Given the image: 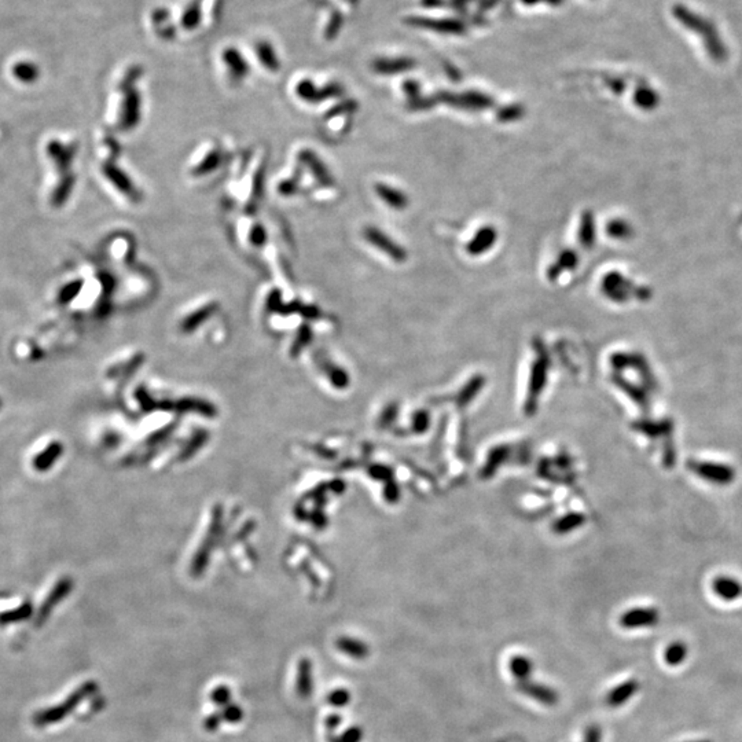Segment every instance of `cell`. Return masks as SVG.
I'll list each match as a JSON object with an SVG mask.
<instances>
[{"instance_id":"cell-21","label":"cell","mask_w":742,"mask_h":742,"mask_svg":"<svg viewBox=\"0 0 742 742\" xmlns=\"http://www.w3.org/2000/svg\"><path fill=\"white\" fill-rule=\"evenodd\" d=\"M595 239V227H594V216L591 211H584L581 220V228H579V241L585 249H590Z\"/></svg>"},{"instance_id":"cell-28","label":"cell","mask_w":742,"mask_h":742,"mask_svg":"<svg viewBox=\"0 0 742 742\" xmlns=\"http://www.w3.org/2000/svg\"><path fill=\"white\" fill-rule=\"evenodd\" d=\"M231 690L226 685H219L211 691V701L220 708H224L226 705L231 704Z\"/></svg>"},{"instance_id":"cell-37","label":"cell","mask_w":742,"mask_h":742,"mask_svg":"<svg viewBox=\"0 0 742 742\" xmlns=\"http://www.w3.org/2000/svg\"><path fill=\"white\" fill-rule=\"evenodd\" d=\"M685 742H713L711 740H695V741H685Z\"/></svg>"},{"instance_id":"cell-20","label":"cell","mask_w":742,"mask_h":742,"mask_svg":"<svg viewBox=\"0 0 742 742\" xmlns=\"http://www.w3.org/2000/svg\"><path fill=\"white\" fill-rule=\"evenodd\" d=\"M689 647L684 640L672 642L664 652V660L670 667H678L688 658Z\"/></svg>"},{"instance_id":"cell-33","label":"cell","mask_w":742,"mask_h":742,"mask_svg":"<svg viewBox=\"0 0 742 742\" xmlns=\"http://www.w3.org/2000/svg\"><path fill=\"white\" fill-rule=\"evenodd\" d=\"M341 723H342V716L338 713H331L324 720V726L329 733H336V730L341 726Z\"/></svg>"},{"instance_id":"cell-25","label":"cell","mask_w":742,"mask_h":742,"mask_svg":"<svg viewBox=\"0 0 742 742\" xmlns=\"http://www.w3.org/2000/svg\"><path fill=\"white\" fill-rule=\"evenodd\" d=\"M220 715H221L223 722L230 723V725L241 723L242 719H244V711H242V708H241L238 704H228V705H226V707L221 709Z\"/></svg>"},{"instance_id":"cell-11","label":"cell","mask_w":742,"mask_h":742,"mask_svg":"<svg viewBox=\"0 0 742 742\" xmlns=\"http://www.w3.org/2000/svg\"><path fill=\"white\" fill-rule=\"evenodd\" d=\"M374 190L377 193V196L392 210L395 211H403L409 207V197L406 196L404 191L393 187V186H389V184H385V183H377L374 186Z\"/></svg>"},{"instance_id":"cell-18","label":"cell","mask_w":742,"mask_h":742,"mask_svg":"<svg viewBox=\"0 0 742 742\" xmlns=\"http://www.w3.org/2000/svg\"><path fill=\"white\" fill-rule=\"evenodd\" d=\"M223 59L228 65L230 73H231L234 80H241V79H244L248 74V70H249L248 63L245 62L242 55L238 52H235L234 49L226 50L224 54H223Z\"/></svg>"},{"instance_id":"cell-23","label":"cell","mask_w":742,"mask_h":742,"mask_svg":"<svg viewBox=\"0 0 742 742\" xmlns=\"http://www.w3.org/2000/svg\"><path fill=\"white\" fill-rule=\"evenodd\" d=\"M258 56L260 58L262 63L265 65L267 69L269 70H276L279 68V62L276 59V55L274 53L272 47L268 45V43H260L258 45Z\"/></svg>"},{"instance_id":"cell-26","label":"cell","mask_w":742,"mask_h":742,"mask_svg":"<svg viewBox=\"0 0 742 742\" xmlns=\"http://www.w3.org/2000/svg\"><path fill=\"white\" fill-rule=\"evenodd\" d=\"M220 162H221V155H220V152L213 150V152H211V153L207 156V159H204V161L196 168L194 173H196V175H205V173H210V172H212V171H214V169L220 165Z\"/></svg>"},{"instance_id":"cell-9","label":"cell","mask_w":742,"mask_h":742,"mask_svg":"<svg viewBox=\"0 0 742 742\" xmlns=\"http://www.w3.org/2000/svg\"><path fill=\"white\" fill-rule=\"evenodd\" d=\"M640 688L639 682L636 679H629L620 685H617L616 688L608 691L606 697H605V702L608 707L610 708H619V707H623L624 704H627Z\"/></svg>"},{"instance_id":"cell-5","label":"cell","mask_w":742,"mask_h":742,"mask_svg":"<svg viewBox=\"0 0 742 742\" xmlns=\"http://www.w3.org/2000/svg\"><path fill=\"white\" fill-rule=\"evenodd\" d=\"M516 690L520 691L521 694L530 697V700L539 702V704H543V705H547V707H554L560 702V693L547 685H543V684H537V682H532L530 679L527 681H521V682H517L516 684Z\"/></svg>"},{"instance_id":"cell-19","label":"cell","mask_w":742,"mask_h":742,"mask_svg":"<svg viewBox=\"0 0 742 742\" xmlns=\"http://www.w3.org/2000/svg\"><path fill=\"white\" fill-rule=\"evenodd\" d=\"M533 668H535V665H533L530 657H527V656L517 654V656H513L509 660V671L517 679V682L530 679V677L533 672Z\"/></svg>"},{"instance_id":"cell-3","label":"cell","mask_w":742,"mask_h":742,"mask_svg":"<svg viewBox=\"0 0 742 742\" xmlns=\"http://www.w3.org/2000/svg\"><path fill=\"white\" fill-rule=\"evenodd\" d=\"M660 622V612L657 608H633L624 612L619 623L626 630H636V629H649L657 626Z\"/></svg>"},{"instance_id":"cell-1","label":"cell","mask_w":742,"mask_h":742,"mask_svg":"<svg viewBox=\"0 0 742 742\" xmlns=\"http://www.w3.org/2000/svg\"><path fill=\"white\" fill-rule=\"evenodd\" d=\"M671 11L675 21H678L686 31L700 36L707 53L713 61L723 62L727 58V47L716 25L711 19L693 11L682 3L674 4Z\"/></svg>"},{"instance_id":"cell-12","label":"cell","mask_w":742,"mask_h":742,"mask_svg":"<svg viewBox=\"0 0 742 742\" xmlns=\"http://www.w3.org/2000/svg\"><path fill=\"white\" fill-rule=\"evenodd\" d=\"M296 691L301 698H308L314 691V665L307 657H303L297 665Z\"/></svg>"},{"instance_id":"cell-17","label":"cell","mask_w":742,"mask_h":742,"mask_svg":"<svg viewBox=\"0 0 742 742\" xmlns=\"http://www.w3.org/2000/svg\"><path fill=\"white\" fill-rule=\"evenodd\" d=\"M104 172L106 173L107 177L111 180V183L118 189L121 190L124 194L132 197V198H136L138 197V193H136V189L134 187L132 182L129 180V177L118 168L113 166V165H106L104 168Z\"/></svg>"},{"instance_id":"cell-15","label":"cell","mask_w":742,"mask_h":742,"mask_svg":"<svg viewBox=\"0 0 742 742\" xmlns=\"http://www.w3.org/2000/svg\"><path fill=\"white\" fill-rule=\"evenodd\" d=\"M578 265H579V256L576 255V252L572 249H564L558 255L557 260L548 267L547 279L550 282H555L562 275V272L572 271L574 268H576Z\"/></svg>"},{"instance_id":"cell-4","label":"cell","mask_w":742,"mask_h":742,"mask_svg":"<svg viewBox=\"0 0 742 742\" xmlns=\"http://www.w3.org/2000/svg\"><path fill=\"white\" fill-rule=\"evenodd\" d=\"M690 469L702 480L713 484H730L734 480V469L718 462H691Z\"/></svg>"},{"instance_id":"cell-10","label":"cell","mask_w":742,"mask_h":742,"mask_svg":"<svg viewBox=\"0 0 742 742\" xmlns=\"http://www.w3.org/2000/svg\"><path fill=\"white\" fill-rule=\"evenodd\" d=\"M712 591L722 601L733 602L741 597L742 584L733 576L722 575L712 582Z\"/></svg>"},{"instance_id":"cell-6","label":"cell","mask_w":742,"mask_h":742,"mask_svg":"<svg viewBox=\"0 0 742 742\" xmlns=\"http://www.w3.org/2000/svg\"><path fill=\"white\" fill-rule=\"evenodd\" d=\"M97 689H98V686H97L95 682H87V684L83 685L80 689L76 690L74 694L70 695V697H69L62 705H59V707H56V708L52 709L50 712L45 713V716H43L45 722H49V723H50V722H56V720L62 719V718L66 716L70 711H73V708H76V707L79 705L80 701H83L86 697L91 695V694H94V693L97 691Z\"/></svg>"},{"instance_id":"cell-34","label":"cell","mask_w":742,"mask_h":742,"mask_svg":"<svg viewBox=\"0 0 742 742\" xmlns=\"http://www.w3.org/2000/svg\"><path fill=\"white\" fill-rule=\"evenodd\" d=\"M221 723H223L221 715L220 713H212L204 720V729L207 732H210V733H213V732H216L220 727Z\"/></svg>"},{"instance_id":"cell-32","label":"cell","mask_w":742,"mask_h":742,"mask_svg":"<svg viewBox=\"0 0 742 742\" xmlns=\"http://www.w3.org/2000/svg\"><path fill=\"white\" fill-rule=\"evenodd\" d=\"M602 741V730L597 725H591L585 729L583 742H601Z\"/></svg>"},{"instance_id":"cell-31","label":"cell","mask_w":742,"mask_h":742,"mask_svg":"<svg viewBox=\"0 0 742 742\" xmlns=\"http://www.w3.org/2000/svg\"><path fill=\"white\" fill-rule=\"evenodd\" d=\"M606 231L609 235H612L613 238H623L627 235V231H629V227L620 221V220H615V221H610L606 227Z\"/></svg>"},{"instance_id":"cell-27","label":"cell","mask_w":742,"mask_h":742,"mask_svg":"<svg viewBox=\"0 0 742 742\" xmlns=\"http://www.w3.org/2000/svg\"><path fill=\"white\" fill-rule=\"evenodd\" d=\"M327 702L334 708H344L351 702V693L347 689H334L329 693Z\"/></svg>"},{"instance_id":"cell-2","label":"cell","mask_w":742,"mask_h":742,"mask_svg":"<svg viewBox=\"0 0 742 742\" xmlns=\"http://www.w3.org/2000/svg\"><path fill=\"white\" fill-rule=\"evenodd\" d=\"M363 237L374 248L385 253L395 263L402 265L407 262V258H409L407 251L402 245H399L395 239H392L388 234H385L382 230L374 226H368L363 230Z\"/></svg>"},{"instance_id":"cell-8","label":"cell","mask_w":742,"mask_h":742,"mask_svg":"<svg viewBox=\"0 0 742 742\" xmlns=\"http://www.w3.org/2000/svg\"><path fill=\"white\" fill-rule=\"evenodd\" d=\"M296 91H297V95H299L300 98H303V100L307 101V102H314V104L320 102V101H324V100H329V98H331V97H337V95L341 94V88H340L338 86L331 84V86H329V87H326V88H323V90H318V88H317L311 81H308V80L300 81L299 86H297V88H296Z\"/></svg>"},{"instance_id":"cell-24","label":"cell","mask_w":742,"mask_h":742,"mask_svg":"<svg viewBox=\"0 0 742 742\" xmlns=\"http://www.w3.org/2000/svg\"><path fill=\"white\" fill-rule=\"evenodd\" d=\"M216 310V306L214 304H210L204 308H200L198 311H196L193 315L187 317L184 320V329L186 330H191L194 329L196 326H198L203 320H207L213 314V311Z\"/></svg>"},{"instance_id":"cell-36","label":"cell","mask_w":742,"mask_h":742,"mask_svg":"<svg viewBox=\"0 0 742 742\" xmlns=\"http://www.w3.org/2000/svg\"><path fill=\"white\" fill-rule=\"evenodd\" d=\"M296 189H297V183H296V180H286V182L281 183L279 187H278V190L281 191V194H285V196H290V194H293V193L296 191Z\"/></svg>"},{"instance_id":"cell-22","label":"cell","mask_w":742,"mask_h":742,"mask_svg":"<svg viewBox=\"0 0 742 742\" xmlns=\"http://www.w3.org/2000/svg\"><path fill=\"white\" fill-rule=\"evenodd\" d=\"M363 739H365V732L361 726H351L340 736H336L334 733H329L327 736L329 742H362Z\"/></svg>"},{"instance_id":"cell-14","label":"cell","mask_w":742,"mask_h":742,"mask_svg":"<svg viewBox=\"0 0 742 742\" xmlns=\"http://www.w3.org/2000/svg\"><path fill=\"white\" fill-rule=\"evenodd\" d=\"M336 646L342 654L354 660H365L370 656V646L366 642L356 639V638L341 636L337 639Z\"/></svg>"},{"instance_id":"cell-13","label":"cell","mask_w":742,"mask_h":742,"mask_svg":"<svg viewBox=\"0 0 742 742\" xmlns=\"http://www.w3.org/2000/svg\"><path fill=\"white\" fill-rule=\"evenodd\" d=\"M141 117V98L139 93L134 90H127L124 106H123V116H121V127L124 129H131L139 123Z\"/></svg>"},{"instance_id":"cell-35","label":"cell","mask_w":742,"mask_h":742,"mask_svg":"<svg viewBox=\"0 0 742 742\" xmlns=\"http://www.w3.org/2000/svg\"><path fill=\"white\" fill-rule=\"evenodd\" d=\"M267 239V234H265V230L262 227V224H258L252 232H251V241L253 245L256 246H262Z\"/></svg>"},{"instance_id":"cell-16","label":"cell","mask_w":742,"mask_h":742,"mask_svg":"<svg viewBox=\"0 0 742 742\" xmlns=\"http://www.w3.org/2000/svg\"><path fill=\"white\" fill-rule=\"evenodd\" d=\"M300 159L301 162H304L310 169L311 172L314 173V176L317 177L320 184L326 186V187H330L334 184V179L333 176L330 175V172L327 171L326 165L318 159V156L310 150H304L301 152L300 155Z\"/></svg>"},{"instance_id":"cell-29","label":"cell","mask_w":742,"mask_h":742,"mask_svg":"<svg viewBox=\"0 0 742 742\" xmlns=\"http://www.w3.org/2000/svg\"><path fill=\"white\" fill-rule=\"evenodd\" d=\"M523 116H524V107L517 106V105L503 107L498 111V120L502 123H513V121L520 120Z\"/></svg>"},{"instance_id":"cell-7","label":"cell","mask_w":742,"mask_h":742,"mask_svg":"<svg viewBox=\"0 0 742 742\" xmlns=\"http://www.w3.org/2000/svg\"><path fill=\"white\" fill-rule=\"evenodd\" d=\"M498 231L494 226H484L475 234V237L466 245V252L471 256H480L491 251L496 244Z\"/></svg>"},{"instance_id":"cell-30","label":"cell","mask_w":742,"mask_h":742,"mask_svg":"<svg viewBox=\"0 0 742 742\" xmlns=\"http://www.w3.org/2000/svg\"><path fill=\"white\" fill-rule=\"evenodd\" d=\"M200 21V8L197 4L194 6H190L187 8V11L184 13V17H183V25L186 28H194Z\"/></svg>"}]
</instances>
